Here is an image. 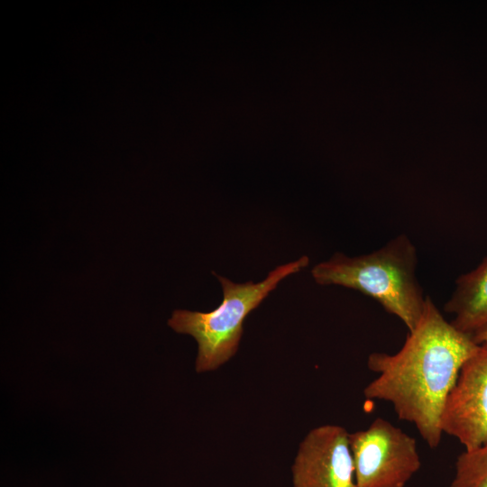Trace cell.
<instances>
[{"instance_id":"ba28073f","label":"cell","mask_w":487,"mask_h":487,"mask_svg":"<svg viewBox=\"0 0 487 487\" xmlns=\"http://www.w3.org/2000/svg\"><path fill=\"white\" fill-rule=\"evenodd\" d=\"M449 487H487V443L458 455Z\"/></svg>"},{"instance_id":"3957f363","label":"cell","mask_w":487,"mask_h":487,"mask_svg":"<svg viewBox=\"0 0 487 487\" xmlns=\"http://www.w3.org/2000/svg\"><path fill=\"white\" fill-rule=\"evenodd\" d=\"M309 258L306 255L298 260L277 266L258 283L252 280L234 283L217 275L223 289V301L210 312L175 309L168 325L177 333L193 336L198 343L196 371L208 372L233 357L238 349L244 332V321L287 276L306 268Z\"/></svg>"},{"instance_id":"5b68a950","label":"cell","mask_w":487,"mask_h":487,"mask_svg":"<svg viewBox=\"0 0 487 487\" xmlns=\"http://www.w3.org/2000/svg\"><path fill=\"white\" fill-rule=\"evenodd\" d=\"M441 428L467 451L487 443V343L478 345L462 365L445 403Z\"/></svg>"},{"instance_id":"9c48e42d","label":"cell","mask_w":487,"mask_h":487,"mask_svg":"<svg viewBox=\"0 0 487 487\" xmlns=\"http://www.w3.org/2000/svg\"><path fill=\"white\" fill-rule=\"evenodd\" d=\"M471 335L474 343L477 345L487 343V325L477 329Z\"/></svg>"},{"instance_id":"7a4b0ae2","label":"cell","mask_w":487,"mask_h":487,"mask_svg":"<svg viewBox=\"0 0 487 487\" xmlns=\"http://www.w3.org/2000/svg\"><path fill=\"white\" fill-rule=\"evenodd\" d=\"M417 266V249L401 234L367 254L350 257L337 252L315 265L311 275L319 285L342 286L372 298L410 332L422 316L427 297Z\"/></svg>"},{"instance_id":"277c9868","label":"cell","mask_w":487,"mask_h":487,"mask_svg":"<svg viewBox=\"0 0 487 487\" xmlns=\"http://www.w3.org/2000/svg\"><path fill=\"white\" fill-rule=\"evenodd\" d=\"M356 487H406L420 469L414 437L382 418L349 433Z\"/></svg>"},{"instance_id":"6da1fadb","label":"cell","mask_w":487,"mask_h":487,"mask_svg":"<svg viewBox=\"0 0 487 487\" xmlns=\"http://www.w3.org/2000/svg\"><path fill=\"white\" fill-rule=\"evenodd\" d=\"M477 347L472 335L456 329L427 296L422 316L401 348L369 354L367 367L376 377L363 394L391 403L400 419L412 423L427 445L436 448L447 396Z\"/></svg>"},{"instance_id":"8992f818","label":"cell","mask_w":487,"mask_h":487,"mask_svg":"<svg viewBox=\"0 0 487 487\" xmlns=\"http://www.w3.org/2000/svg\"><path fill=\"white\" fill-rule=\"evenodd\" d=\"M291 472L293 487H356L349 433L330 424L310 430Z\"/></svg>"},{"instance_id":"52a82bcc","label":"cell","mask_w":487,"mask_h":487,"mask_svg":"<svg viewBox=\"0 0 487 487\" xmlns=\"http://www.w3.org/2000/svg\"><path fill=\"white\" fill-rule=\"evenodd\" d=\"M455 287L444 309L454 316L451 324L472 335L487 325V255L478 266L455 280Z\"/></svg>"}]
</instances>
